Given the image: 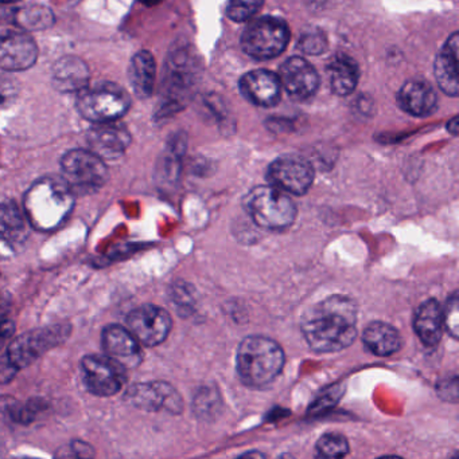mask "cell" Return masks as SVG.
I'll use <instances>...</instances> for the list:
<instances>
[{
    "instance_id": "obj_14",
    "label": "cell",
    "mask_w": 459,
    "mask_h": 459,
    "mask_svg": "<svg viewBox=\"0 0 459 459\" xmlns=\"http://www.w3.org/2000/svg\"><path fill=\"white\" fill-rule=\"evenodd\" d=\"M23 210L13 201L0 204V256L8 258L23 250L30 235Z\"/></svg>"
},
{
    "instance_id": "obj_31",
    "label": "cell",
    "mask_w": 459,
    "mask_h": 459,
    "mask_svg": "<svg viewBox=\"0 0 459 459\" xmlns=\"http://www.w3.org/2000/svg\"><path fill=\"white\" fill-rule=\"evenodd\" d=\"M299 48H301L305 54L318 56V54H323V51L328 48V39H326L323 32L318 31V30L317 31L306 32V34L301 38Z\"/></svg>"
},
{
    "instance_id": "obj_26",
    "label": "cell",
    "mask_w": 459,
    "mask_h": 459,
    "mask_svg": "<svg viewBox=\"0 0 459 459\" xmlns=\"http://www.w3.org/2000/svg\"><path fill=\"white\" fill-rule=\"evenodd\" d=\"M54 22L50 8L40 4L24 5L15 15V23L24 31H42L53 26Z\"/></svg>"
},
{
    "instance_id": "obj_37",
    "label": "cell",
    "mask_w": 459,
    "mask_h": 459,
    "mask_svg": "<svg viewBox=\"0 0 459 459\" xmlns=\"http://www.w3.org/2000/svg\"><path fill=\"white\" fill-rule=\"evenodd\" d=\"M447 129L452 132V134H458V118L455 117L452 121H450L449 126H447Z\"/></svg>"
},
{
    "instance_id": "obj_18",
    "label": "cell",
    "mask_w": 459,
    "mask_h": 459,
    "mask_svg": "<svg viewBox=\"0 0 459 459\" xmlns=\"http://www.w3.org/2000/svg\"><path fill=\"white\" fill-rule=\"evenodd\" d=\"M102 342L105 355L126 368L137 366L142 360V348L139 342L124 326H107L102 332Z\"/></svg>"
},
{
    "instance_id": "obj_11",
    "label": "cell",
    "mask_w": 459,
    "mask_h": 459,
    "mask_svg": "<svg viewBox=\"0 0 459 459\" xmlns=\"http://www.w3.org/2000/svg\"><path fill=\"white\" fill-rule=\"evenodd\" d=\"M172 321L169 313L155 305H143L129 313L127 329L140 345L155 347L169 336Z\"/></svg>"
},
{
    "instance_id": "obj_39",
    "label": "cell",
    "mask_w": 459,
    "mask_h": 459,
    "mask_svg": "<svg viewBox=\"0 0 459 459\" xmlns=\"http://www.w3.org/2000/svg\"><path fill=\"white\" fill-rule=\"evenodd\" d=\"M15 2H19V0H0V4H11Z\"/></svg>"
},
{
    "instance_id": "obj_21",
    "label": "cell",
    "mask_w": 459,
    "mask_h": 459,
    "mask_svg": "<svg viewBox=\"0 0 459 459\" xmlns=\"http://www.w3.org/2000/svg\"><path fill=\"white\" fill-rule=\"evenodd\" d=\"M415 332L426 347H436L444 333V309L437 299L423 302L415 313Z\"/></svg>"
},
{
    "instance_id": "obj_40",
    "label": "cell",
    "mask_w": 459,
    "mask_h": 459,
    "mask_svg": "<svg viewBox=\"0 0 459 459\" xmlns=\"http://www.w3.org/2000/svg\"><path fill=\"white\" fill-rule=\"evenodd\" d=\"M379 459H403V458L396 457V455H387V457H382Z\"/></svg>"
},
{
    "instance_id": "obj_8",
    "label": "cell",
    "mask_w": 459,
    "mask_h": 459,
    "mask_svg": "<svg viewBox=\"0 0 459 459\" xmlns=\"http://www.w3.org/2000/svg\"><path fill=\"white\" fill-rule=\"evenodd\" d=\"M66 337L67 326L65 325L35 329L13 339L8 345L4 358L19 372L34 363L43 353L64 342Z\"/></svg>"
},
{
    "instance_id": "obj_23",
    "label": "cell",
    "mask_w": 459,
    "mask_h": 459,
    "mask_svg": "<svg viewBox=\"0 0 459 459\" xmlns=\"http://www.w3.org/2000/svg\"><path fill=\"white\" fill-rule=\"evenodd\" d=\"M329 82L337 96H348L355 91L360 78L357 62L347 54H337L328 67Z\"/></svg>"
},
{
    "instance_id": "obj_12",
    "label": "cell",
    "mask_w": 459,
    "mask_h": 459,
    "mask_svg": "<svg viewBox=\"0 0 459 459\" xmlns=\"http://www.w3.org/2000/svg\"><path fill=\"white\" fill-rule=\"evenodd\" d=\"M127 401L145 411H164L180 414L182 399L172 385L163 382L135 385L127 393Z\"/></svg>"
},
{
    "instance_id": "obj_19",
    "label": "cell",
    "mask_w": 459,
    "mask_h": 459,
    "mask_svg": "<svg viewBox=\"0 0 459 459\" xmlns=\"http://www.w3.org/2000/svg\"><path fill=\"white\" fill-rule=\"evenodd\" d=\"M437 93L425 81L412 80L402 86L398 94L399 107L415 117H426L437 108Z\"/></svg>"
},
{
    "instance_id": "obj_2",
    "label": "cell",
    "mask_w": 459,
    "mask_h": 459,
    "mask_svg": "<svg viewBox=\"0 0 459 459\" xmlns=\"http://www.w3.org/2000/svg\"><path fill=\"white\" fill-rule=\"evenodd\" d=\"M75 195L62 178L38 180L24 196L23 212L32 229L50 231L58 228L75 206Z\"/></svg>"
},
{
    "instance_id": "obj_5",
    "label": "cell",
    "mask_w": 459,
    "mask_h": 459,
    "mask_svg": "<svg viewBox=\"0 0 459 459\" xmlns=\"http://www.w3.org/2000/svg\"><path fill=\"white\" fill-rule=\"evenodd\" d=\"M131 107L128 93L112 82L97 83L84 89L78 96L77 109L85 120L94 124L119 121Z\"/></svg>"
},
{
    "instance_id": "obj_25",
    "label": "cell",
    "mask_w": 459,
    "mask_h": 459,
    "mask_svg": "<svg viewBox=\"0 0 459 459\" xmlns=\"http://www.w3.org/2000/svg\"><path fill=\"white\" fill-rule=\"evenodd\" d=\"M129 82L135 94L140 99H147L153 94L155 86L156 64L153 54L139 51L132 56L128 70Z\"/></svg>"
},
{
    "instance_id": "obj_9",
    "label": "cell",
    "mask_w": 459,
    "mask_h": 459,
    "mask_svg": "<svg viewBox=\"0 0 459 459\" xmlns=\"http://www.w3.org/2000/svg\"><path fill=\"white\" fill-rule=\"evenodd\" d=\"M84 385L96 396H113L127 382V368L107 355H91L81 363Z\"/></svg>"
},
{
    "instance_id": "obj_7",
    "label": "cell",
    "mask_w": 459,
    "mask_h": 459,
    "mask_svg": "<svg viewBox=\"0 0 459 459\" xmlns=\"http://www.w3.org/2000/svg\"><path fill=\"white\" fill-rule=\"evenodd\" d=\"M290 30L285 21L264 16L248 24L243 32L242 48L248 56L266 61L280 56L287 48Z\"/></svg>"
},
{
    "instance_id": "obj_29",
    "label": "cell",
    "mask_w": 459,
    "mask_h": 459,
    "mask_svg": "<svg viewBox=\"0 0 459 459\" xmlns=\"http://www.w3.org/2000/svg\"><path fill=\"white\" fill-rule=\"evenodd\" d=\"M21 404L13 396H0V426H21Z\"/></svg>"
},
{
    "instance_id": "obj_35",
    "label": "cell",
    "mask_w": 459,
    "mask_h": 459,
    "mask_svg": "<svg viewBox=\"0 0 459 459\" xmlns=\"http://www.w3.org/2000/svg\"><path fill=\"white\" fill-rule=\"evenodd\" d=\"M16 374H18V371L8 363L7 359L3 358L0 360V385L10 383L16 377Z\"/></svg>"
},
{
    "instance_id": "obj_24",
    "label": "cell",
    "mask_w": 459,
    "mask_h": 459,
    "mask_svg": "<svg viewBox=\"0 0 459 459\" xmlns=\"http://www.w3.org/2000/svg\"><path fill=\"white\" fill-rule=\"evenodd\" d=\"M363 342L374 355H393L402 347L401 333L390 324L375 321L366 326L363 333Z\"/></svg>"
},
{
    "instance_id": "obj_13",
    "label": "cell",
    "mask_w": 459,
    "mask_h": 459,
    "mask_svg": "<svg viewBox=\"0 0 459 459\" xmlns=\"http://www.w3.org/2000/svg\"><path fill=\"white\" fill-rule=\"evenodd\" d=\"M38 46L26 31H0V69L22 72L37 62Z\"/></svg>"
},
{
    "instance_id": "obj_1",
    "label": "cell",
    "mask_w": 459,
    "mask_h": 459,
    "mask_svg": "<svg viewBox=\"0 0 459 459\" xmlns=\"http://www.w3.org/2000/svg\"><path fill=\"white\" fill-rule=\"evenodd\" d=\"M302 333L315 352L345 350L357 336V305L349 297H328L302 317Z\"/></svg>"
},
{
    "instance_id": "obj_33",
    "label": "cell",
    "mask_w": 459,
    "mask_h": 459,
    "mask_svg": "<svg viewBox=\"0 0 459 459\" xmlns=\"http://www.w3.org/2000/svg\"><path fill=\"white\" fill-rule=\"evenodd\" d=\"M16 91H18V89H16L13 81L2 78L0 80V107L10 104L15 99Z\"/></svg>"
},
{
    "instance_id": "obj_28",
    "label": "cell",
    "mask_w": 459,
    "mask_h": 459,
    "mask_svg": "<svg viewBox=\"0 0 459 459\" xmlns=\"http://www.w3.org/2000/svg\"><path fill=\"white\" fill-rule=\"evenodd\" d=\"M264 0H229L226 13L232 21L247 22L263 7Z\"/></svg>"
},
{
    "instance_id": "obj_3",
    "label": "cell",
    "mask_w": 459,
    "mask_h": 459,
    "mask_svg": "<svg viewBox=\"0 0 459 459\" xmlns=\"http://www.w3.org/2000/svg\"><path fill=\"white\" fill-rule=\"evenodd\" d=\"M237 374L248 387L261 388L277 379L285 367V352L272 339L250 336L237 350Z\"/></svg>"
},
{
    "instance_id": "obj_15",
    "label": "cell",
    "mask_w": 459,
    "mask_h": 459,
    "mask_svg": "<svg viewBox=\"0 0 459 459\" xmlns=\"http://www.w3.org/2000/svg\"><path fill=\"white\" fill-rule=\"evenodd\" d=\"M280 85L296 101H306L317 93L320 77L312 64L301 56H291L279 70Z\"/></svg>"
},
{
    "instance_id": "obj_10",
    "label": "cell",
    "mask_w": 459,
    "mask_h": 459,
    "mask_svg": "<svg viewBox=\"0 0 459 459\" xmlns=\"http://www.w3.org/2000/svg\"><path fill=\"white\" fill-rule=\"evenodd\" d=\"M315 172L306 159L296 155L280 156L269 169V180L274 187L291 195H305L314 182Z\"/></svg>"
},
{
    "instance_id": "obj_41",
    "label": "cell",
    "mask_w": 459,
    "mask_h": 459,
    "mask_svg": "<svg viewBox=\"0 0 459 459\" xmlns=\"http://www.w3.org/2000/svg\"><path fill=\"white\" fill-rule=\"evenodd\" d=\"M11 459H37V458L19 457V458H11Z\"/></svg>"
},
{
    "instance_id": "obj_30",
    "label": "cell",
    "mask_w": 459,
    "mask_h": 459,
    "mask_svg": "<svg viewBox=\"0 0 459 459\" xmlns=\"http://www.w3.org/2000/svg\"><path fill=\"white\" fill-rule=\"evenodd\" d=\"M96 453L84 441H73L57 450L54 459H94Z\"/></svg>"
},
{
    "instance_id": "obj_6",
    "label": "cell",
    "mask_w": 459,
    "mask_h": 459,
    "mask_svg": "<svg viewBox=\"0 0 459 459\" xmlns=\"http://www.w3.org/2000/svg\"><path fill=\"white\" fill-rule=\"evenodd\" d=\"M61 169L62 179L75 195L96 193L107 183L108 171L104 160L92 151L73 150L65 153Z\"/></svg>"
},
{
    "instance_id": "obj_32",
    "label": "cell",
    "mask_w": 459,
    "mask_h": 459,
    "mask_svg": "<svg viewBox=\"0 0 459 459\" xmlns=\"http://www.w3.org/2000/svg\"><path fill=\"white\" fill-rule=\"evenodd\" d=\"M444 326L455 339L459 334V299L458 293L453 294L447 299L446 309L444 310Z\"/></svg>"
},
{
    "instance_id": "obj_16",
    "label": "cell",
    "mask_w": 459,
    "mask_h": 459,
    "mask_svg": "<svg viewBox=\"0 0 459 459\" xmlns=\"http://www.w3.org/2000/svg\"><path fill=\"white\" fill-rule=\"evenodd\" d=\"M89 147L102 160L120 158L131 144L128 129L119 123L96 124L88 134Z\"/></svg>"
},
{
    "instance_id": "obj_38",
    "label": "cell",
    "mask_w": 459,
    "mask_h": 459,
    "mask_svg": "<svg viewBox=\"0 0 459 459\" xmlns=\"http://www.w3.org/2000/svg\"><path fill=\"white\" fill-rule=\"evenodd\" d=\"M140 2H142L143 4L146 5H155L158 4V3L161 2V0H140Z\"/></svg>"
},
{
    "instance_id": "obj_36",
    "label": "cell",
    "mask_w": 459,
    "mask_h": 459,
    "mask_svg": "<svg viewBox=\"0 0 459 459\" xmlns=\"http://www.w3.org/2000/svg\"><path fill=\"white\" fill-rule=\"evenodd\" d=\"M236 459H267L266 455L260 452H250L245 453V455H240L239 458Z\"/></svg>"
},
{
    "instance_id": "obj_4",
    "label": "cell",
    "mask_w": 459,
    "mask_h": 459,
    "mask_svg": "<svg viewBox=\"0 0 459 459\" xmlns=\"http://www.w3.org/2000/svg\"><path fill=\"white\" fill-rule=\"evenodd\" d=\"M244 209L259 228L272 231L290 228L298 212L285 191L269 186L251 190L244 198Z\"/></svg>"
},
{
    "instance_id": "obj_27",
    "label": "cell",
    "mask_w": 459,
    "mask_h": 459,
    "mask_svg": "<svg viewBox=\"0 0 459 459\" xmlns=\"http://www.w3.org/2000/svg\"><path fill=\"white\" fill-rule=\"evenodd\" d=\"M349 453L347 438L339 433H329L321 437L315 446L317 459H344Z\"/></svg>"
},
{
    "instance_id": "obj_20",
    "label": "cell",
    "mask_w": 459,
    "mask_h": 459,
    "mask_svg": "<svg viewBox=\"0 0 459 459\" xmlns=\"http://www.w3.org/2000/svg\"><path fill=\"white\" fill-rule=\"evenodd\" d=\"M51 78L57 91L62 93H81L88 88L89 69L85 62L77 56H62L54 64Z\"/></svg>"
},
{
    "instance_id": "obj_34",
    "label": "cell",
    "mask_w": 459,
    "mask_h": 459,
    "mask_svg": "<svg viewBox=\"0 0 459 459\" xmlns=\"http://www.w3.org/2000/svg\"><path fill=\"white\" fill-rule=\"evenodd\" d=\"M8 313L0 315V350L4 347L5 342L13 337L15 325L13 321L8 318Z\"/></svg>"
},
{
    "instance_id": "obj_22",
    "label": "cell",
    "mask_w": 459,
    "mask_h": 459,
    "mask_svg": "<svg viewBox=\"0 0 459 459\" xmlns=\"http://www.w3.org/2000/svg\"><path fill=\"white\" fill-rule=\"evenodd\" d=\"M458 32H455L437 56L436 78L439 88L452 97L459 93L458 82Z\"/></svg>"
},
{
    "instance_id": "obj_17",
    "label": "cell",
    "mask_w": 459,
    "mask_h": 459,
    "mask_svg": "<svg viewBox=\"0 0 459 459\" xmlns=\"http://www.w3.org/2000/svg\"><path fill=\"white\" fill-rule=\"evenodd\" d=\"M243 96L261 108H271L279 102L282 85L279 77L269 70H253L240 80Z\"/></svg>"
}]
</instances>
